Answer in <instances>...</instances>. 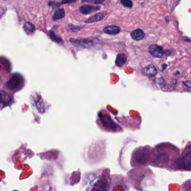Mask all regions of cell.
<instances>
[{
    "label": "cell",
    "mask_w": 191,
    "mask_h": 191,
    "mask_svg": "<svg viewBox=\"0 0 191 191\" xmlns=\"http://www.w3.org/2000/svg\"><path fill=\"white\" fill-rule=\"evenodd\" d=\"M70 42L74 46L81 48H89L94 44L93 39L90 38H71Z\"/></svg>",
    "instance_id": "obj_1"
},
{
    "label": "cell",
    "mask_w": 191,
    "mask_h": 191,
    "mask_svg": "<svg viewBox=\"0 0 191 191\" xmlns=\"http://www.w3.org/2000/svg\"><path fill=\"white\" fill-rule=\"evenodd\" d=\"M149 52L153 57L156 58H161L164 54L163 48L156 44H152L149 47Z\"/></svg>",
    "instance_id": "obj_2"
},
{
    "label": "cell",
    "mask_w": 191,
    "mask_h": 191,
    "mask_svg": "<svg viewBox=\"0 0 191 191\" xmlns=\"http://www.w3.org/2000/svg\"><path fill=\"white\" fill-rule=\"evenodd\" d=\"M100 9V6H92L85 5L82 6L79 9L80 12L83 15H88L92 14V12H95L97 11H99Z\"/></svg>",
    "instance_id": "obj_3"
},
{
    "label": "cell",
    "mask_w": 191,
    "mask_h": 191,
    "mask_svg": "<svg viewBox=\"0 0 191 191\" xmlns=\"http://www.w3.org/2000/svg\"><path fill=\"white\" fill-rule=\"evenodd\" d=\"M106 15V12H105V11L100 12V13L96 14L95 15L92 16V17L86 20H85V23H86V24H90V23H92L101 21V20H103L104 18H105V16Z\"/></svg>",
    "instance_id": "obj_4"
},
{
    "label": "cell",
    "mask_w": 191,
    "mask_h": 191,
    "mask_svg": "<svg viewBox=\"0 0 191 191\" xmlns=\"http://www.w3.org/2000/svg\"><path fill=\"white\" fill-rule=\"evenodd\" d=\"M142 72L145 75L148 76L150 78L155 76L157 74V70L156 69L155 67L152 64H149L146 67H145L143 69Z\"/></svg>",
    "instance_id": "obj_5"
},
{
    "label": "cell",
    "mask_w": 191,
    "mask_h": 191,
    "mask_svg": "<svg viewBox=\"0 0 191 191\" xmlns=\"http://www.w3.org/2000/svg\"><path fill=\"white\" fill-rule=\"evenodd\" d=\"M131 36L132 38L134 40L139 41L144 38L145 34L142 30L140 29H137L136 30H134V31L131 32Z\"/></svg>",
    "instance_id": "obj_6"
},
{
    "label": "cell",
    "mask_w": 191,
    "mask_h": 191,
    "mask_svg": "<svg viewBox=\"0 0 191 191\" xmlns=\"http://www.w3.org/2000/svg\"><path fill=\"white\" fill-rule=\"evenodd\" d=\"M103 30L106 34L109 35H114L118 34L120 32V28L116 25H109L105 27Z\"/></svg>",
    "instance_id": "obj_7"
},
{
    "label": "cell",
    "mask_w": 191,
    "mask_h": 191,
    "mask_svg": "<svg viewBox=\"0 0 191 191\" xmlns=\"http://www.w3.org/2000/svg\"><path fill=\"white\" fill-rule=\"evenodd\" d=\"M127 61V57L124 54H118L116 60V64L118 67H122L124 65Z\"/></svg>",
    "instance_id": "obj_8"
},
{
    "label": "cell",
    "mask_w": 191,
    "mask_h": 191,
    "mask_svg": "<svg viewBox=\"0 0 191 191\" xmlns=\"http://www.w3.org/2000/svg\"><path fill=\"white\" fill-rule=\"evenodd\" d=\"M64 16H65L64 10L63 9H59L57 11H56V12L54 13V14L53 15L52 18H53L54 20H57L64 18Z\"/></svg>",
    "instance_id": "obj_9"
},
{
    "label": "cell",
    "mask_w": 191,
    "mask_h": 191,
    "mask_svg": "<svg viewBox=\"0 0 191 191\" xmlns=\"http://www.w3.org/2000/svg\"><path fill=\"white\" fill-rule=\"evenodd\" d=\"M23 28L24 29L25 32L28 33H33L36 30L35 26L29 22L25 23L23 26Z\"/></svg>",
    "instance_id": "obj_10"
},
{
    "label": "cell",
    "mask_w": 191,
    "mask_h": 191,
    "mask_svg": "<svg viewBox=\"0 0 191 191\" xmlns=\"http://www.w3.org/2000/svg\"><path fill=\"white\" fill-rule=\"evenodd\" d=\"M49 32H50V38L52 39L53 42H56L57 43H60L62 42V39L60 37H58L57 36H56V35L54 34V33L52 30H50V31H49Z\"/></svg>",
    "instance_id": "obj_11"
},
{
    "label": "cell",
    "mask_w": 191,
    "mask_h": 191,
    "mask_svg": "<svg viewBox=\"0 0 191 191\" xmlns=\"http://www.w3.org/2000/svg\"><path fill=\"white\" fill-rule=\"evenodd\" d=\"M120 3L123 5V6L128 8H132L133 6L132 2L131 0H121Z\"/></svg>",
    "instance_id": "obj_12"
},
{
    "label": "cell",
    "mask_w": 191,
    "mask_h": 191,
    "mask_svg": "<svg viewBox=\"0 0 191 191\" xmlns=\"http://www.w3.org/2000/svg\"><path fill=\"white\" fill-rule=\"evenodd\" d=\"M106 0H82V2H89V3H92V4H96V5H99V4H103V2Z\"/></svg>",
    "instance_id": "obj_13"
},
{
    "label": "cell",
    "mask_w": 191,
    "mask_h": 191,
    "mask_svg": "<svg viewBox=\"0 0 191 191\" xmlns=\"http://www.w3.org/2000/svg\"><path fill=\"white\" fill-rule=\"evenodd\" d=\"M76 0H62L61 4H70V3H73L76 2Z\"/></svg>",
    "instance_id": "obj_14"
},
{
    "label": "cell",
    "mask_w": 191,
    "mask_h": 191,
    "mask_svg": "<svg viewBox=\"0 0 191 191\" xmlns=\"http://www.w3.org/2000/svg\"><path fill=\"white\" fill-rule=\"evenodd\" d=\"M164 53L166 54V55H170V53L169 51H165Z\"/></svg>",
    "instance_id": "obj_15"
},
{
    "label": "cell",
    "mask_w": 191,
    "mask_h": 191,
    "mask_svg": "<svg viewBox=\"0 0 191 191\" xmlns=\"http://www.w3.org/2000/svg\"><path fill=\"white\" fill-rule=\"evenodd\" d=\"M168 17H166V22H167V23H168Z\"/></svg>",
    "instance_id": "obj_16"
}]
</instances>
